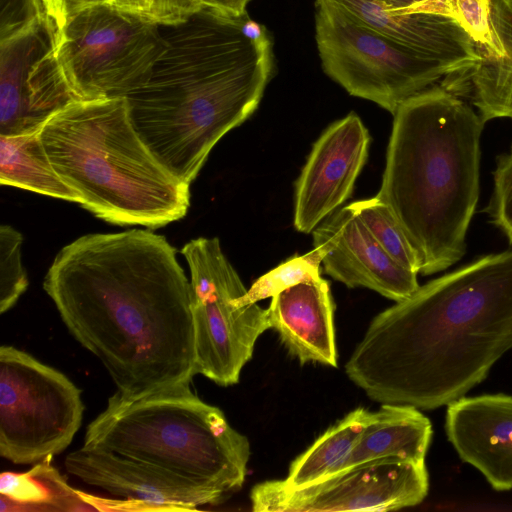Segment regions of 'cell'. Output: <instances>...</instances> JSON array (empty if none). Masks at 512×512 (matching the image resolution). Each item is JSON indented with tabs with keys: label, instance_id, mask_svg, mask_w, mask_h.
I'll return each instance as SVG.
<instances>
[{
	"label": "cell",
	"instance_id": "obj_11",
	"mask_svg": "<svg viewBox=\"0 0 512 512\" xmlns=\"http://www.w3.org/2000/svg\"><path fill=\"white\" fill-rule=\"evenodd\" d=\"M57 30L42 0H28L17 17L2 16L0 135L37 132L76 101L57 58Z\"/></svg>",
	"mask_w": 512,
	"mask_h": 512
},
{
	"label": "cell",
	"instance_id": "obj_30",
	"mask_svg": "<svg viewBox=\"0 0 512 512\" xmlns=\"http://www.w3.org/2000/svg\"><path fill=\"white\" fill-rule=\"evenodd\" d=\"M251 0H202L203 6L228 14H242Z\"/></svg>",
	"mask_w": 512,
	"mask_h": 512
},
{
	"label": "cell",
	"instance_id": "obj_15",
	"mask_svg": "<svg viewBox=\"0 0 512 512\" xmlns=\"http://www.w3.org/2000/svg\"><path fill=\"white\" fill-rule=\"evenodd\" d=\"M324 271L346 286L372 289L396 302L418 288L417 273L395 262L349 205L337 209L313 230Z\"/></svg>",
	"mask_w": 512,
	"mask_h": 512
},
{
	"label": "cell",
	"instance_id": "obj_24",
	"mask_svg": "<svg viewBox=\"0 0 512 512\" xmlns=\"http://www.w3.org/2000/svg\"><path fill=\"white\" fill-rule=\"evenodd\" d=\"M321 263V255L316 248L302 256H294L259 277L247 292L238 298V303H257L268 297L272 298L299 282L319 276Z\"/></svg>",
	"mask_w": 512,
	"mask_h": 512
},
{
	"label": "cell",
	"instance_id": "obj_1",
	"mask_svg": "<svg viewBox=\"0 0 512 512\" xmlns=\"http://www.w3.org/2000/svg\"><path fill=\"white\" fill-rule=\"evenodd\" d=\"M176 253L150 230L92 233L64 246L45 275L68 331L122 394L190 385L197 374L190 280Z\"/></svg>",
	"mask_w": 512,
	"mask_h": 512
},
{
	"label": "cell",
	"instance_id": "obj_16",
	"mask_svg": "<svg viewBox=\"0 0 512 512\" xmlns=\"http://www.w3.org/2000/svg\"><path fill=\"white\" fill-rule=\"evenodd\" d=\"M445 430L461 460L479 470L493 489H512V396H463L451 402Z\"/></svg>",
	"mask_w": 512,
	"mask_h": 512
},
{
	"label": "cell",
	"instance_id": "obj_20",
	"mask_svg": "<svg viewBox=\"0 0 512 512\" xmlns=\"http://www.w3.org/2000/svg\"><path fill=\"white\" fill-rule=\"evenodd\" d=\"M0 511H95L68 485L50 458L23 473L5 471L0 476Z\"/></svg>",
	"mask_w": 512,
	"mask_h": 512
},
{
	"label": "cell",
	"instance_id": "obj_12",
	"mask_svg": "<svg viewBox=\"0 0 512 512\" xmlns=\"http://www.w3.org/2000/svg\"><path fill=\"white\" fill-rule=\"evenodd\" d=\"M428 488L425 462L380 458L300 487L264 481L250 499L256 512L389 511L420 504Z\"/></svg>",
	"mask_w": 512,
	"mask_h": 512
},
{
	"label": "cell",
	"instance_id": "obj_22",
	"mask_svg": "<svg viewBox=\"0 0 512 512\" xmlns=\"http://www.w3.org/2000/svg\"><path fill=\"white\" fill-rule=\"evenodd\" d=\"M370 415L367 409L358 408L331 426L291 463L284 483L300 487L345 469Z\"/></svg>",
	"mask_w": 512,
	"mask_h": 512
},
{
	"label": "cell",
	"instance_id": "obj_26",
	"mask_svg": "<svg viewBox=\"0 0 512 512\" xmlns=\"http://www.w3.org/2000/svg\"><path fill=\"white\" fill-rule=\"evenodd\" d=\"M492 175L493 189L484 213L512 246V145L497 157Z\"/></svg>",
	"mask_w": 512,
	"mask_h": 512
},
{
	"label": "cell",
	"instance_id": "obj_23",
	"mask_svg": "<svg viewBox=\"0 0 512 512\" xmlns=\"http://www.w3.org/2000/svg\"><path fill=\"white\" fill-rule=\"evenodd\" d=\"M363 225L399 265L414 273L420 272V261L402 226L378 196L349 204Z\"/></svg>",
	"mask_w": 512,
	"mask_h": 512
},
{
	"label": "cell",
	"instance_id": "obj_6",
	"mask_svg": "<svg viewBox=\"0 0 512 512\" xmlns=\"http://www.w3.org/2000/svg\"><path fill=\"white\" fill-rule=\"evenodd\" d=\"M83 445L155 465L224 500L241 489L250 456L248 439L190 385L138 396L117 391Z\"/></svg>",
	"mask_w": 512,
	"mask_h": 512
},
{
	"label": "cell",
	"instance_id": "obj_14",
	"mask_svg": "<svg viewBox=\"0 0 512 512\" xmlns=\"http://www.w3.org/2000/svg\"><path fill=\"white\" fill-rule=\"evenodd\" d=\"M67 472L84 483L122 499L140 502L145 511H186L225 500L155 465L112 451L83 445L65 458Z\"/></svg>",
	"mask_w": 512,
	"mask_h": 512
},
{
	"label": "cell",
	"instance_id": "obj_25",
	"mask_svg": "<svg viewBox=\"0 0 512 512\" xmlns=\"http://www.w3.org/2000/svg\"><path fill=\"white\" fill-rule=\"evenodd\" d=\"M22 234L10 225L0 226V313L10 310L28 287L21 259Z\"/></svg>",
	"mask_w": 512,
	"mask_h": 512
},
{
	"label": "cell",
	"instance_id": "obj_2",
	"mask_svg": "<svg viewBox=\"0 0 512 512\" xmlns=\"http://www.w3.org/2000/svg\"><path fill=\"white\" fill-rule=\"evenodd\" d=\"M512 349V250L435 278L378 314L345 365L372 400L432 410Z\"/></svg>",
	"mask_w": 512,
	"mask_h": 512
},
{
	"label": "cell",
	"instance_id": "obj_5",
	"mask_svg": "<svg viewBox=\"0 0 512 512\" xmlns=\"http://www.w3.org/2000/svg\"><path fill=\"white\" fill-rule=\"evenodd\" d=\"M40 138L54 169L96 217L157 228L187 214L190 185L143 142L126 97L73 101L42 126Z\"/></svg>",
	"mask_w": 512,
	"mask_h": 512
},
{
	"label": "cell",
	"instance_id": "obj_3",
	"mask_svg": "<svg viewBox=\"0 0 512 512\" xmlns=\"http://www.w3.org/2000/svg\"><path fill=\"white\" fill-rule=\"evenodd\" d=\"M166 27L150 79L126 99L143 142L190 185L216 143L257 109L274 73L273 41L247 11L203 6Z\"/></svg>",
	"mask_w": 512,
	"mask_h": 512
},
{
	"label": "cell",
	"instance_id": "obj_4",
	"mask_svg": "<svg viewBox=\"0 0 512 512\" xmlns=\"http://www.w3.org/2000/svg\"><path fill=\"white\" fill-rule=\"evenodd\" d=\"M382 184L386 203L432 275L466 253L480 194L485 122L439 83L403 102L393 114Z\"/></svg>",
	"mask_w": 512,
	"mask_h": 512
},
{
	"label": "cell",
	"instance_id": "obj_29",
	"mask_svg": "<svg viewBox=\"0 0 512 512\" xmlns=\"http://www.w3.org/2000/svg\"><path fill=\"white\" fill-rule=\"evenodd\" d=\"M48 15L57 27H61L69 18L86 9L113 4L114 0H42Z\"/></svg>",
	"mask_w": 512,
	"mask_h": 512
},
{
	"label": "cell",
	"instance_id": "obj_7",
	"mask_svg": "<svg viewBox=\"0 0 512 512\" xmlns=\"http://www.w3.org/2000/svg\"><path fill=\"white\" fill-rule=\"evenodd\" d=\"M161 25L149 17L99 5L57 30V58L76 100L127 97L143 87L163 54Z\"/></svg>",
	"mask_w": 512,
	"mask_h": 512
},
{
	"label": "cell",
	"instance_id": "obj_31",
	"mask_svg": "<svg viewBox=\"0 0 512 512\" xmlns=\"http://www.w3.org/2000/svg\"><path fill=\"white\" fill-rule=\"evenodd\" d=\"M118 8L147 16L151 8V0H114Z\"/></svg>",
	"mask_w": 512,
	"mask_h": 512
},
{
	"label": "cell",
	"instance_id": "obj_27",
	"mask_svg": "<svg viewBox=\"0 0 512 512\" xmlns=\"http://www.w3.org/2000/svg\"><path fill=\"white\" fill-rule=\"evenodd\" d=\"M383 12H433L448 14L461 22L465 0H377Z\"/></svg>",
	"mask_w": 512,
	"mask_h": 512
},
{
	"label": "cell",
	"instance_id": "obj_9",
	"mask_svg": "<svg viewBox=\"0 0 512 512\" xmlns=\"http://www.w3.org/2000/svg\"><path fill=\"white\" fill-rule=\"evenodd\" d=\"M181 253L190 272L196 372L220 386L236 384L257 338L270 328L267 309L238 303L247 289L218 238L193 239Z\"/></svg>",
	"mask_w": 512,
	"mask_h": 512
},
{
	"label": "cell",
	"instance_id": "obj_10",
	"mask_svg": "<svg viewBox=\"0 0 512 512\" xmlns=\"http://www.w3.org/2000/svg\"><path fill=\"white\" fill-rule=\"evenodd\" d=\"M81 390L60 371L13 346L0 348V455L34 464L64 451L79 430Z\"/></svg>",
	"mask_w": 512,
	"mask_h": 512
},
{
	"label": "cell",
	"instance_id": "obj_17",
	"mask_svg": "<svg viewBox=\"0 0 512 512\" xmlns=\"http://www.w3.org/2000/svg\"><path fill=\"white\" fill-rule=\"evenodd\" d=\"M333 311L329 284L319 275L274 295L267 315L270 328L302 364L336 367Z\"/></svg>",
	"mask_w": 512,
	"mask_h": 512
},
{
	"label": "cell",
	"instance_id": "obj_28",
	"mask_svg": "<svg viewBox=\"0 0 512 512\" xmlns=\"http://www.w3.org/2000/svg\"><path fill=\"white\" fill-rule=\"evenodd\" d=\"M202 8V0H151L147 17L161 26H171L188 19Z\"/></svg>",
	"mask_w": 512,
	"mask_h": 512
},
{
	"label": "cell",
	"instance_id": "obj_8",
	"mask_svg": "<svg viewBox=\"0 0 512 512\" xmlns=\"http://www.w3.org/2000/svg\"><path fill=\"white\" fill-rule=\"evenodd\" d=\"M315 39L327 76L350 95L392 114L450 73L442 63L370 28L329 0H315Z\"/></svg>",
	"mask_w": 512,
	"mask_h": 512
},
{
	"label": "cell",
	"instance_id": "obj_19",
	"mask_svg": "<svg viewBox=\"0 0 512 512\" xmlns=\"http://www.w3.org/2000/svg\"><path fill=\"white\" fill-rule=\"evenodd\" d=\"M431 437L432 424L418 408L382 404L371 412L345 468L380 458L425 462Z\"/></svg>",
	"mask_w": 512,
	"mask_h": 512
},
{
	"label": "cell",
	"instance_id": "obj_18",
	"mask_svg": "<svg viewBox=\"0 0 512 512\" xmlns=\"http://www.w3.org/2000/svg\"><path fill=\"white\" fill-rule=\"evenodd\" d=\"M489 25L492 53L439 83L476 108L485 123L512 120V0H489Z\"/></svg>",
	"mask_w": 512,
	"mask_h": 512
},
{
	"label": "cell",
	"instance_id": "obj_13",
	"mask_svg": "<svg viewBox=\"0 0 512 512\" xmlns=\"http://www.w3.org/2000/svg\"><path fill=\"white\" fill-rule=\"evenodd\" d=\"M370 136L355 113L331 124L313 145L296 182L294 226L313 230L351 195Z\"/></svg>",
	"mask_w": 512,
	"mask_h": 512
},
{
	"label": "cell",
	"instance_id": "obj_21",
	"mask_svg": "<svg viewBox=\"0 0 512 512\" xmlns=\"http://www.w3.org/2000/svg\"><path fill=\"white\" fill-rule=\"evenodd\" d=\"M0 183L81 204L78 193L54 169L40 130L16 136L0 135Z\"/></svg>",
	"mask_w": 512,
	"mask_h": 512
}]
</instances>
